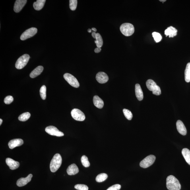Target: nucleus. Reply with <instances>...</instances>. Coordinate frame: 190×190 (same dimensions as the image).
I'll return each mask as SVG.
<instances>
[{"instance_id": "4be33fe9", "label": "nucleus", "mask_w": 190, "mask_h": 190, "mask_svg": "<svg viewBox=\"0 0 190 190\" xmlns=\"http://www.w3.org/2000/svg\"><path fill=\"white\" fill-rule=\"evenodd\" d=\"M45 2V0H37L33 4L34 9L37 11L42 9L44 7Z\"/></svg>"}, {"instance_id": "c756f323", "label": "nucleus", "mask_w": 190, "mask_h": 190, "mask_svg": "<svg viewBox=\"0 0 190 190\" xmlns=\"http://www.w3.org/2000/svg\"><path fill=\"white\" fill-rule=\"evenodd\" d=\"M46 87L43 85L40 88V94L41 98L43 100H45L46 98Z\"/></svg>"}, {"instance_id": "f257e3e1", "label": "nucleus", "mask_w": 190, "mask_h": 190, "mask_svg": "<svg viewBox=\"0 0 190 190\" xmlns=\"http://www.w3.org/2000/svg\"><path fill=\"white\" fill-rule=\"evenodd\" d=\"M166 185L169 190H180L181 188L179 181L173 175H170L167 177Z\"/></svg>"}, {"instance_id": "bb28decb", "label": "nucleus", "mask_w": 190, "mask_h": 190, "mask_svg": "<svg viewBox=\"0 0 190 190\" xmlns=\"http://www.w3.org/2000/svg\"><path fill=\"white\" fill-rule=\"evenodd\" d=\"M30 114L28 112L23 113L18 117V119L20 121H27L30 117Z\"/></svg>"}, {"instance_id": "4468645a", "label": "nucleus", "mask_w": 190, "mask_h": 190, "mask_svg": "<svg viewBox=\"0 0 190 190\" xmlns=\"http://www.w3.org/2000/svg\"><path fill=\"white\" fill-rule=\"evenodd\" d=\"M23 143V140L21 139H14L10 140L8 143V146L10 149H13L17 146H22Z\"/></svg>"}, {"instance_id": "aec40b11", "label": "nucleus", "mask_w": 190, "mask_h": 190, "mask_svg": "<svg viewBox=\"0 0 190 190\" xmlns=\"http://www.w3.org/2000/svg\"><path fill=\"white\" fill-rule=\"evenodd\" d=\"M94 104L95 106L99 109H102L104 105V103L102 99L97 96H95L93 99Z\"/></svg>"}, {"instance_id": "0eeeda50", "label": "nucleus", "mask_w": 190, "mask_h": 190, "mask_svg": "<svg viewBox=\"0 0 190 190\" xmlns=\"http://www.w3.org/2000/svg\"><path fill=\"white\" fill-rule=\"evenodd\" d=\"M65 80L71 86L75 88H78L80 86L79 82L74 76L69 73H65L63 75Z\"/></svg>"}, {"instance_id": "7c9ffc66", "label": "nucleus", "mask_w": 190, "mask_h": 190, "mask_svg": "<svg viewBox=\"0 0 190 190\" xmlns=\"http://www.w3.org/2000/svg\"><path fill=\"white\" fill-rule=\"evenodd\" d=\"M78 1L77 0H70L69 7L72 11H74L77 7Z\"/></svg>"}, {"instance_id": "f8f14e48", "label": "nucleus", "mask_w": 190, "mask_h": 190, "mask_svg": "<svg viewBox=\"0 0 190 190\" xmlns=\"http://www.w3.org/2000/svg\"><path fill=\"white\" fill-rule=\"evenodd\" d=\"M27 1L26 0H17L14 3V11L18 13L20 12L23 8Z\"/></svg>"}, {"instance_id": "ddd939ff", "label": "nucleus", "mask_w": 190, "mask_h": 190, "mask_svg": "<svg viewBox=\"0 0 190 190\" xmlns=\"http://www.w3.org/2000/svg\"><path fill=\"white\" fill-rule=\"evenodd\" d=\"M32 174H30L25 178L22 177V178L18 179L17 181L16 184L18 187L24 186L26 185L29 182H30L31 179H32Z\"/></svg>"}, {"instance_id": "39448f33", "label": "nucleus", "mask_w": 190, "mask_h": 190, "mask_svg": "<svg viewBox=\"0 0 190 190\" xmlns=\"http://www.w3.org/2000/svg\"><path fill=\"white\" fill-rule=\"evenodd\" d=\"M30 56L28 54H25L22 56L17 60L15 64L16 69H20L25 66L28 63Z\"/></svg>"}, {"instance_id": "6ab92c4d", "label": "nucleus", "mask_w": 190, "mask_h": 190, "mask_svg": "<svg viewBox=\"0 0 190 190\" xmlns=\"http://www.w3.org/2000/svg\"><path fill=\"white\" fill-rule=\"evenodd\" d=\"M135 93L136 97L138 100L141 101L143 99V94L140 86L139 84L135 85Z\"/></svg>"}, {"instance_id": "473e14b6", "label": "nucleus", "mask_w": 190, "mask_h": 190, "mask_svg": "<svg viewBox=\"0 0 190 190\" xmlns=\"http://www.w3.org/2000/svg\"><path fill=\"white\" fill-rule=\"evenodd\" d=\"M75 189L78 190H88V187L87 185L83 184H77L74 186Z\"/></svg>"}, {"instance_id": "58836bf2", "label": "nucleus", "mask_w": 190, "mask_h": 190, "mask_svg": "<svg viewBox=\"0 0 190 190\" xmlns=\"http://www.w3.org/2000/svg\"><path fill=\"white\" fill-rule=\"evenodd\" d=\"M3 122V120L2 119H0V125H1L2 123Z\"/></svg>"}, {"instance_id": "393cba45", "label": "nucleus", "mask_w": 190, "mask_h": 190, "mask_svg": "<svg viewBox=\"0 0 190 190\" xmlns=\"http://www.w3.org/2000/svg\"><path fill=\"white\" fill-rule=\"evenodd\" d=\"M96 40L95 41V43L98 48H101L103 46V41L102 36L99 33H97L96 38Z\"/></svg>"}, {"instance_id": "c9c22d12", "label": "nucleus", "mask_w": 190, "mask_h": 190, "mask_svg": "<svg viewBox=\"0 0 190 190\" xmlns=\"http://www.w3.org/2000/svg\"><path fill=\"white\" fill-rule=\"evenodd\" d=\"M102 49L100 48H97L94 49L95 52L96 53H99L100 52Z\"/></svg>"}, {"instance_id": "e433bc0d", "label": "nucleus", "mask_w": 190, "mask_h": 190, "mask_svg": "<svg viewBox=\"0 0 190 190\" xmlns=\"http://www.w3.org/2000/svg\"><path fill=\"white\" fill-rule=\"evenodd\" d=\"M96 34L95 32H92V36L94 38L96 39Z\"/></svg>"}, {"instance_id": "423d86ee", "label": "nucleus", "mask_w": 190, "mask_h": 190, "mask_svg": "<svg viewBox=\"0 0 190 190\" xmlns=\"http://www.w3.org/2000/svg\"><path fill=\"white\" fill-rule=\"evenodd\" d=\"M156 157L153 155H150L144 158L140 163V166L144 168H147L154 164Z\"/></svg>"}, {"instance_id": "1a4fd4ad", "label": "nucleus", "mask_w": 190, "mask_h": 190, "mask_svg": "<svg viewBox=\"0 0 190 190\" xmlns=\"http://www.w3.org/2000/svg\"><path fill=\"white\" fill-rule=\"evenodd\" d=\"M72 117L75 120L78 121H83L85 119V116L84 113L80 109H74L71 112Z\"/></svg>"}, {"instance_id": "dca6fc26", "label": "nucleus", "mask_w": 190, "mask_h": 190, "mask_svg": "<svg viewBox=\"0 0 190 190\" xmlns=\"http://www.w3.org/2000/svg\"><path fill=\"white\" fill-rule=\"evenodd\" d=\"M176 125L177 131L179 133L183 136L186 135L187 130L182 121L180 120L177 121Z\"/></svg>"}, {"instance_id": "a211bd4d", "label": "nucleus", "mask_w": 190, "mask_h": 190, "mask_svg": "<svg viewBox=\"0 0 190 190\" xmlns=\"http://www.w3.org/2000/svg\"><path fill=\"white\" fill-rule=\"evenodd\" d=\"M79 170L78 167L75 164H72L68 167L67 172L69 175H74L78 173Z\"/></svg>"}, {"instance_id": "f3484780", "label": "nucleus", "mask_w": 190, "mask_h": 190, "mask_svg": "<svg viewBox=\"0 0 190 190\" xmlns=\"http://www.w3.org/2000/svg\"><path fill=\"white\" fill-rule=\"evenodd\" d=\"M177 32V30L176 28L170 26L165 30L164 33L166 36H169V38H173L176 35Z\"/></svg>"}, {"instance_id": "72a5a7b5", "label": "nucleus", "mask_w": 190, "mask_h": 190, "mask_svg": "<svg viewBox=\"0 0 190 190\" xmlns=\"http://www.w3.org/2000/svg\"><path fill=\"white\" fill-rule=\"evenodd\" d=\"M13 101L14 98L13 97L9 96L6 97L5 100H4V102L6 104H10L13 102Z\"/></svg>"}, {"instance_id": "2eb2a0df", "label": "nucleus", "mask_w": 190, "mask_h": 190, "mask_svg": "<svg viewBox=\"0 0 190 190\" xmlns=\"http://www.w3.org/2000/svg\"><path fill=\"white\" fill-rule=\"evenodd\" d=\"M6 163L10 169L11 170H15L17 169L20 166L19 162L12 159L10 158H7L6 160Z\"/></svg>"}, {"instance_id": "20e7f679", "label": "nucleus", "mask_w": 190, "mask_h": 190, "mask_svg": "<svg viewBox=\"0 0 190 190\" xmlns=\"http://www.w3.org/2000/svg\"><path fill=\"white\" fill-rule=\"evenodd\" d=\"M146 85L148 89L152 91L153 94L159 96L161 93L160 87L157 85L156 82L153 80H148L146 82Z\"/></svg>"}, {"instance_id": "7ed1b4c3", "label": "nucleus", "mask_w": 190, "mask_h": 190, "mask_svg": "<svg viewBox=\"0 0 190 190\" xmlns=\"http://www.w3.org/2000/svg\"><path fill=\"white\" fill-rule=\"evenodd\" d=\"M120 29L122 34L126 36L132 35L135 32V28L133 26L129 23L123 24L121 26Z\"/></svg>"}, {"instance_id": "4c0bfd02", "label": "nucleus", "mask_w": 190, "mask_h": 190, "mask_svg": "<svg viewBox=\"0 0 190 190\" xmlns=\"http://www.w3.org/2000/svg\"><path fill=\"white\" fill-rule=\"evenodd\" d=\"M92 30L93 31H94V32H97V29L96 28H93L92 29Z\"/></svg>"}, {"instance_id": "6e6552de", "label": "nucleus", "mask_w": 190, "mask_h": 190, "mask_svg": "<svg viewBox=\"0 0 190 190\" xmlns=\"http://www.w3.org/2000/svg\"><path fill=\"white\" fill-rule=\"evenodd\" d=\"M38 32V29L35 28H31L28 29L23 33L20 37V40H25L29 38L34 36Z\"/></svg>"}, {"instance_id": "a19ab883", "label": "nucleus", "mask_w": 190, "mask_h": 190, "mask_svg": "<svg viewBox=\"0 0 190 190\" xmlns=\"http://www.w3.org/2000/svg\"><path fill=\"white\" fill-rule=\"evenodd\" d=\"M160 1L161 2H165L166 1V0H161V1Z\"/></svg>"}, {"instance_id": "f03ea898", "label": "nucleus", "mask_w": 190, "mask_h": 190, "mask_svg": "<svg viewBox=\"0 0 190 190\" xmlns=\"http://www.w3.org/2000/svg\"><path fill=\"white\" fill-rule=\"evenodd\" d=\"M62 162V158L61 155L57 154L53 156L50 165V170L53 173L57 171L61 167Z\"/></svg>"}, {"instance_id": "5701e85b", "label": "nucleus", "mask_w": 190, "mask_h": 190, "mask_svg": "<svg viewBox=\"0 0 190 190\" xmlns=\"http://www.w3.org/2000/svg\"><path fill=\"white\" fill-rule=\"evenodd\" d=\"M182 154L186 162L190 165V151L187 148H184L182 151Z\"/></svg>"}, {"instance_id": "9d476101", "label": "nucleus", "mask_w": 190, "mask_h": 190, "mask_svg": "<svg viewBox=\"0 0 190 190\" xmlns=\"http://www.w3.org/2000/svg\"><path fill=\"white\" fill-rule=\"evenodd\" d=\"M45 131L50 135L56 136L57 137H62L64 135L63 133L60 131L56 127L53 126H49L46 127Z\"/></svg>"}, {"instance_id": "f704fd0d", "label": "nucleus", "mask_w": 190, "mask_h": 190, "mask_svg": "<svg viewBox=\"0 0 190 190\" xmlns=\"http://www.w3.org/2000/svg\"><path fill=\"white\" fill-rule=\"evenodd\" d=\"M121 185L119 184H115L111 186L106 190H119L121 188Z\"/></svg>"}, {"instance_id": "b1692460", "label": "nucleus", "mask_w": 190, "mask_h": 190, "mask_svg": "<svg viewBox=\"0 0 190 190\" xmlns=\"http://www.w3.org/2000/svg\"><path fill=\"white\" fill-rule=\"evenodd\" d=\"M185 80L186 82H190V63H187L185 72Z\"/></svg>"}, {"instance_id": "ea45409f", "label": "nucleus", "mask_w": 190, "mask_h": 190, "mask_svg": "<svg viewBox=\"0 0 190 190\" xmlns=\"http://www.w3.org/2000/svg\"><path fill=\"white\" fill-rule=\"evenodd\" d=\"M92 32V30L90 29H88V32L89 33H90Z\"/></svg>"}, {"instance_id": "9b49d317", "label": "nucleus", "mask_w": 190, "mask_h": 190, "mask_svg": "<svg viewBox=\"0 0 190 190\" xmlns=\"http://www.w3.org/2000/svg\"><path fill=\"white\" fill-rule=\"evenodd\" d=\"M96 79L99 83L104 84L108 81L109 78L107 74L104 72H100L97 74Z\"/></svg>"}, {"instance_id": "a878e982", "label": "nucleus", "mask_w": 190, "mask_h": 190, "mask_svg": "<svg viewBox=\"0 0 190 190\" xmlns=\"http://www.w3.org/2000/svg\"><path fill=\"white\" fill-rule=\"evenodd\" d=\"M108 177V175L105 173L99 174L96 177V181L98 182H102L105 181Z\"/></svg>"}, {"instance_id": "cd10ccee", "label": "nucleus", "mask_w": 190, "mask_h": 190, "mask_svg": "<svg viewBox=\"0 0 190 190\" xmlns=\"http://www.w3.org/2000/svg\"><path fill=\"white\" fill-rule=\"evenodd\" d=\"M81 162L83 166L85 167H88L90 166V163L87 157L83 155L81 158Z\"/></svg>"}, {"instance_id": "2f4dec72", "label": "nucleus", "mask_w": 190, "mask_h": 190, "mask_svg": "<svg viewBox=\"0 0 190 190\" xmlns=\"http://www.w3.org/2000/svg\"><path fill=\"white\" fill-rule=\"evenodd\" d=\"M152 36L154 40L157 43L159 42L162 40V36L160 33L158 32H154L152 33Z\"/></svg>"}, {"instance_id": "412c9836", "label": "nucleus", "mask_w": 190, "mask_h": 190, "mask_svg": "<svg viewBox=\"0 0 190 190\" xmlns=\"http://www.w3.org/2000/svg\"><path fill=\"white\" fill-rule=\"evenodd\" d=\"M44 68L42 66H38L30 74V77L34 78L37 77L42 73Z\"/></svg>"}, {"instance_id": "c85d7f7f", "label": "nucleus", "mask_w": 190, "mask_h": 190, "mask_svg": "<svg viewBox=\"0 0 190 190\" xmlns=\"http://www.w3.org/2000/svg\"><path fill=\"white\" fill-rule=\"evenodd\" d=\"M123 112L124 115L129 120H131L133 118V114L130 111L127 109H123Z\"/></svg>"}]
</instances>
